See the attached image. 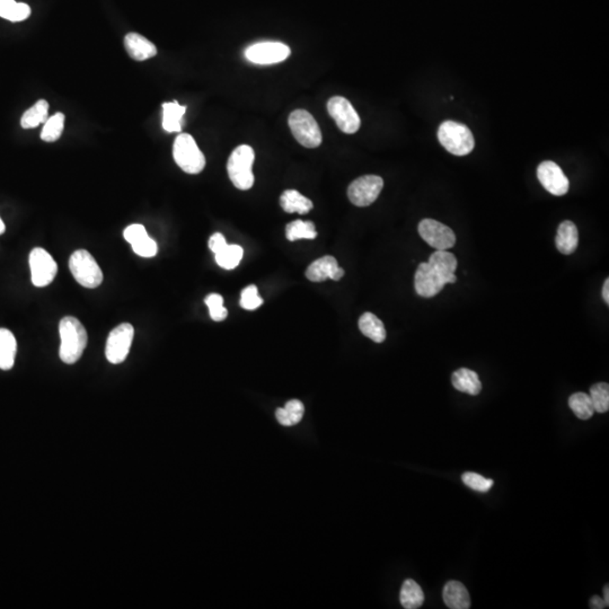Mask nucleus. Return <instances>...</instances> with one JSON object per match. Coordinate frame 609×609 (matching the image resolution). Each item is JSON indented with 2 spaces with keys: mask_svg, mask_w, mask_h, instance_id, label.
<instances>
[{
  "mask_svg": "<svg viewBox=\"0 0 609 609\" xmlns=\"http://www.w3.org/2000/svg\"><path fill=\"white\" fill-rule=\"evenodd\" d=\"M60 359L67 365H74L81 359L87 347V332L78 319L67 316L60 321Z\"/></svg>",
  "mask_w": 609,
  "mask_h": 609,
  "instance_id": "obj_1",
  "label": "nucleus"
},
{
  "mask_svg": "<svg viewBox=\"0 0 609 609\" xmlns=\"http://www.w3.org/2000/svg\"><path fill=\"white\" fill-rule=\"evenodd\" d=\"M438 139L442 147L455 156H466L475 147L474 136L471 129L460 122L445 121L438 129Z\"/></svg>",
  "mask_w": 609,
  "mask_h": 609,
  "instance_id": "obj_2",
  "label": "nucleus"
},
{
  "mask_svg": "<svg viewBox=\"0 0 609 609\" xmlns=\"http://www.w3.org/2000/svg\"><path fill=\"white\" fill-rule=\"evenodd\" d=\"M255 153L253 148L242 145L231 153L227 162V172L233 184L239 190H250L254 184L253 167Z\"/></svg>",
  "mask_w": 609,
  "mask_h": 609,
  "instance_id": "obj_3",
  "label": "nucleus"
},
{
  "mask_svg": "<svg viewBox=\"0 0 609 609\" xmlns=\"http://www.w3.org/2000/svg\"><path fill=\"white\" fill-rule=\"evenodd\" d=\"M173 156L178 167L188 174H199L206 166V157L189 133H180L176 137Z\"/></svg>",
  "mask_w": 609,
  "mask_h": 609,
  "instance_id": "obj_4",
  "label": "nucleus"
},
{
  "mask_svg": "<svg viewBox=\"0 0 609 609\" xmlns=\"http://www.w3.org/2000/svg\"><path fill=\"white\" fill-rule=\"evenodd\" d=\"M69 269L83 287L95 289L103 282V272L88 250H75L69 259Z\"/></svg>",
  "mask_w": 609,
  "mask_h": 609,
  "instance_id": "obj_5",
  "label": "nucleus"
},
{
  "mask_svg": "<svg viewBox=\"0 0 609 609\" xmlns=\"http://www.w3.org/2000/svg\"><path fill=\"white\" fill-rule=\"evenodd\" d=\"M288 123L295 139L303 147L316 148L322 144V132L310 112L296 109L291 113Z\"/></svg>",
  "mask_w": 609,
  "mask_h": 609,
  "instance_id": "obj_6",
  "label": "nucleus"
},
{
  "mask_svg": "<svg viewBox=\"0 0 609 609\" xmlns=\"http://www.w3.org/2000/svg\"><path fill=\"white\" fill-rule=\"evenodd\" d=\"M133 336L135 328L129 323H122L119 326L113 328L107 338L105 348V354L109 363L119 365L127 359Z\"/></svg>",
  "mask_w": 609,
  "mask_h": 609,
  "instance_id": "obj_7",
  "label": "nucleus"
},
{
  "mask_svg": "<svg viewBox=\"0 0 609 609\" xmlns=\"http://www.w3.org/2000/svg\"><path fill=\"white\" fill-rule=\"evenodd\" d=\"M384 181L381 176L365 175L356 178L348 189L349 200L356 206H368L377 200Z\"/></svg>",
  "mask_w": 609,
  "mask_h": 609,
  "instance_id": "obj_8",
  "label": "nucleus"
},
{
  "mask_svg": "<svg viewBox=\"0 0 609 609\" xmlns=\"http://www.w3.org/2000/svg\"><path fill=\"white\" fill-rule=\"evenodd\" d=\"M328 111L336 122L341 131L352 135L359 130L361 125L359 114L345 97L334 96L330 98Z\"/></svg>",
  "mask_w": 609,
  "mask_h": 609,
  "instance_id": "obj_9",
  "label": "nucleus"
},
{
  "mask_svg": "<svg viewBox=\"0 0 609 609\" xmlns=\"http://www.w3.org/2000/svg\"><path fill=\"white\" fill-rule=\"evenodd\" d=\"M420 236L434 250H447L455 246L456 235L448 226L434 219H423L418 227Z\"/></svg>",
  "mask_w": 609,
  "mask_h": 609,
  "instance_id": "obj_10",
  "label": "nucleus"
},
{
  "mask_svg": "<svg viewBox=\"0 0 609 609\" xmlns=\"http://www.w3.org/2000/svg\"><path fill=\"white\" fill-rule=\"evenodd\" d=\"M32 282L35 287H45L56 278L58 266L47 250L36 247L30 253Z\"/></svg>",
  "mask_w": 609,
  "mask_h": 609,
  "instance_id": "obj_11",
  "label": "nucleus"
},
{
  "mask_svg": "<svg viewBox=\"0 0 609 609\" xmlns=\"http://www.w3.org/2000/svg\"><path fill=\"white\" fill-rule=\"evenodd\" d=\"M290 47L280 42H261L247 47L245 56L255 65L282 63L290 56Z\"/></svg>",
  "mask_w": 609,
  "mask_h": 609,
  "instance_id": "obj_12",
  "label": "nucleus"
},
{
  "mask_svg": "<svg viewBox=\"0 0 609 609\" xmlns=\"http://www.w3.org/2000/svg\"><path fill=\"white\" fill-rule=\"evenodd\" d=\"M448 280L432 268L428 262L421 263L416 269L414 287L416 294L423 298H432L439 294Z\"/></svg>",
  "mask_w": 609,
  "mask_h": 609,
  "instance_id": "obj_13",
  "label": "nucleus"
},
{
  "mask_svg": "<svg viewBox=\"0 0 609 609\" xmlns=\"http://www.w3.org/2000/svg\"><path fill=\"white\" fill-rule=\"evenodd\" d=\"M537 178L544 189L556 197L568 193L570 182L562 169L552 160H545L538 166Z\"/></svg>",
  "mask_w": 609,
  "mask_h": 609,
  "instance_id": "obj_14",
  "label": "nucleus"
},
{
  "mask_svg": "<svg viewBox=\"0 0 609 609\" xmlns=\"http://www.w3.org/2000/svg\"><path fill=\"white\" fill-rule=\"evenodd\" d=\"M344 270L333 257H323L312 262L306 271V277L312 282H323L328 279L339 281L343 278Z\"/></svg>",
  "mask_w": 609,
  "mask_h": 609,
  "instance_id": "obj_15",
  "label": "nucleus"
},
{
  "mask_svg": "<svg viewBox=\"0 0 609 609\" xmlns=\"http://www.w3.org/2000/svg\"><path fill=\"white\" fill-rule=\"evenodd\" d=\"M125 50L136 61H145L157 54V47L153 42L138 33H129L125 38Z\"/></svg>",
  "mask_w": 609,
  "mask_h": 609,
  "instance_id": "obj_16",
  "label": "nucleus"
},
{
  "mask_svg": "<svg viewBox=\"0 0 609 609\" xmlns=\"http://www.w3.org/2000/svg\"><path fill=\"white\" fill-rule=\"evenodd\" d=\"M556 248L559 253L570 255L575 253L579 245V233L577 226L570 220L559 224L555 238Z\"/></svg>",
  "mask_w": 609,
  "mask_h": 609,
  "instance_id": "obj_17",
  "label": "nucleus"
},
{
  "mask_svg": "<svg viewBox=\"0 0 609 609\" xmlns=\"http://www.w3.org/2000/svg\"><path fill=\"white\" fill-rule=\"evenodd\" d=\"M442 598L448 608L469 609L471 598L465 586L460 581H449L445 586Z\"/></svg>",
  "mask_w": 609,
  "mask_h": 609,
  "instance_id": "obj_18",
  "label": "nucleus"
},
{
  "mask_svg": "<svg viewBox=\"0 0 609 609\" xmlns=\"http://www.w3.org/2000/svg\"><path fill=\"white\" fill-rule=\"evenodd\" d=\"M428 263L436 271L444 275L449 284H455L457 281V277L455 275L457 259L453 253H450L448 250H436L431 254Z\"/></svg>",
  "mask_w": 609,
  "mask_h": 609,
  "instance_id": "obj_19",
  "label": "nucleus"
},
{
  "mask_svg": "<svg viewBox=\"0 0 609 609\" xmlns=\"http://www.w3.org/2000/svg\"><path fill=\"white\" fill-rule=\"evenodd\" d=\"M451 383L457 391L476 396L482 391V383L476 372L467 368H460L453 372Z\"/></svg>",
  "mask_w": 609,
  "mask_h": 609,
  "instance_id": "obj_20",
  "label": "nucleus"
},
{
  "mask_svg": "<svg viewBox=\"0 0 609 609\" xmlns=\"http://www.w3.org/2000/svg\"><path fill=\"white\" fill-rule=\"evenodd\" d=\"M185 112H186V107H182L176 100L162 104V128L164 130L169 133L181 131Z\"/></svg>",
  "mask_w": 609,
  "mask_h": 609,
  "instance_id": "obj_21",
  "label": "nucleus"
},
{
  "mask_svg": "<svg viewBox=\"0 0 609 609\" xmlns=\"http://www.w3.org/2000/svg\"><path fill=\"white\" fill-rule=\"evenodd\" d=\"M17 342L13 333L7 328H0V369L10 370L15 363Z\"/></svg>",
  "mask_w": 609,
  "mask_h": 609,
  "instance_id": "obj_22",
  "label": "nucleus"
},
{
  "mask_svg": "<svg viewBox=\"0 0 609 609\" xmlns=\"http://www.w3.org/2000/svg\"><path fill=\"white\" fill-rule=\"evenodd\" d=\"M280 206L288 213L305 215L312 209V202L296 190L284 191L280 197Z\"/></svg>",
  "mask_w": 609,
  "mask_h": 609,
  "instance_id": "obj_23",
  "label": "nucleus"
},
{
  "mask_svg": "<svg viewBox=\"0 0 609 609\" xmlns=\"http://www.w3.org/2000/svg\"><path fill=\"white\" fill-rule=\"evenodd\" d=\"M359 328L365 336L374 341L376 343H381L386 339V330H385L384 324L372 312H365L360 317Z\"/></svg>",
  "mask_w": 609,
  "mask_h": 609,
  "instance_id": "obj_24",
  "label": "nucleus"
},
{
  "mask_svg": "<svg viewBox=\"0 0 609 609\" xmlns=\"http://www.w3.org/2000/svg\"><path fill=\"white\" fill-rule=\"evenodd\" d=\"M400 600L404 608H420L425 603V594L419 584L412 579H407L400 589Z\"/></svg>",
  "mask_w": 609,
  "mask_h": 609,
  "instance_id": "obj_25",
  "label": "nucleus"
},
{
  "mask_svg": "<svg viewBox=\"0 0 609 609\" xmlns=\"http://www.w3.org/2000/svg\"><path fill=\"white\" fill-rule=\"evenodd\" d=\"M49 119V103L47 100H40L30 107L21 119V125L24 129H34Z\"/></svg>",
  "mask_w": 609,
  "mask_h": 609,
  "instance_id": "obj_26",
  "label": "nucleus"
},
{
  "mask_svg": "<svg viewBox=\"0 0 609 609\" xmlns=\"http://www.w3.org/2000/svg\"><path fill=\"white\" fill-rule=\"evenodd\" d=\"M31 15L28 3H16L15 0H0V17L10 22H22Z\"/></svg>",
  "mask_w": 609,
  "mask_h": 609,
  "instance_id": "obj_27",
  "label": "nucleus"
},
{
  "mask_svg": "<svg viewBox=\"0 0 609 609\" xmlns=\"http://www.w3.org/2000/svg\"><path fill=\"white\" fill-rule=\"evenodd\" d=\"M244 250L239 245H228L226 244L222 250L215 253L216 262L222 269L233 270L241 263Z\"/></svg>",
  "mask_w": 609,
  "mask_h": 609,
  "instance_id": "obj_28",
  "label": "nucleus"
},
{
  "mask_svg": "<svg viewBox=\"0 0 609 609\" xmlns=\"http://www.w3.org/2000/svg\"><path fill=\"white\" fill-rule=\"evenodd\" d=\"M568 406L575 416L580 420L590 419L594 416L595 407L590 396L584 393H575L568 398Z\"/></svg>",
  "mask_w": 609,
  "mask_h": 609,
  "instance_id": "obj_29",
  "label": "nucleus"
},
{
  "mask_svg": "<svg viewBox=\"0 0 609 609\" xmlns=\"http://www.w3.org/2000/svg\"><path fill=\"white\" fill-rule=\"evenodd\" d=\"M286 236L290 242L299 239H314L317 236L315 225L312 222L295 220L286 227Z\"/></svg>",
  "mask_w": 609,
  "mask_h": 609,
  "instance_id": "obj_30",
  "label": "nucleus"
},
{
  "mask_svg": "<svg viewBox=\"0 0 609 609\" xmlns=\"http://www.w3.org/2000/svg\"><path fill=\"white\" fill-rule=\"evenodd\" d=\"M63 128H65V116L61 112L56 113L44 123L41 132V139L45 142H54L63 135Z\"/></svg>",
  "mask_w": 609,
  "mask_h": 609,
  "instance_id": "obj_31",
  "label": "nucleus"
},
{
  "mask_svg": "<svg viewBox=\"0 0 609 609\" xmlns=\"http://www.w3.org/2000/svg\"><path fill=\"white\" fill-rule=\"evenodd\" d=\"M590 396L595 412L606 413L609 409V385L598 383L590 388Z\"/></svg>",
  "mask_w": 609,
  "mask_h": 609,
  "instance_id": "obj_32",
  "label": "nucleus"
},
{
  "mask_svg": "<svg viewBox=\"0 0 609 609\" xmlns=\"http://www.w3.org/2000/svg\"><path fill=\"white\" fill-rule=\"evenodd\" d=\"M206 305L209 308L210 317L215 322H222L227 319L228 310L224 306V298L218 294H210L206 298Z\"/></svg>",
  "mask_w": 609,
  "mask_h": 609,
  "instance_id": "obj_33",
  "label": "nucleus"
},
{
  "mask_svg": "<svg viewBox=\"0 0 609 609\" xmlns=\"http://www.w3.org/2000/svg\"><path fill=\"white\" fill-rule=\"evenodd\" d=\"M462 482L466 487H471L472 490L478 491V492H487L491 490V487H493V480L484 478L478 473L466 472L462 474Z\"/></svg>",
  "mask_w": 609,
  "mask_h": 609,
  "instance_id": "obj_34",
  "label": "nucleus"
},
{
  "mask_svg": "<svg viewBox=\"0 0 609 609\" xmlns=\"http://www.w3.org/2000/svg\"><path fill=\"white\" fill-rule=\"evenodd\" d=\"M131 246L133 252L139 257H153L158 252L156 242L153 241V238L149 237L148 235L138 239L135 243H132Z\"/></svg>",
  "mask_w": 609,
  "mask_h": 609,
  "instance_id": "obj_35",
  "label": "nucleus"
},
{
  "mask_svg": "<svg viewBox=\"0 0 609 609\" xmlns=\"http://www.w3.org/2000/svg\"><path fill=\"white\" fill-rule=\"evenodd\" d=\"M262 303L263 299L259 297L257 288L254 284L248 286V287L245 288L242 291L241 306L243 307L244 310H257Z\"/></svg>",
  "mask_w": 609,
  "mask_h": 609,
  "instance_id": "obj_36",
  "label": "nucleus"
},
{
  "mask_svg": "<svg viewBox=\"0 0 609 609\" xmlns=\"http://www.w3.org/2000/svg\"><path fill=\"white\" fill-rule=\"evenodd\" d=\"M287 412L288 418L290 420L291 425H298L303 419L305 413V406L299 400H291L284 407Z\"/></svg>",
  "mask_w": 609,
  "mask_h": 609,
  "instance_id": "obj_37",
  "label": "nucleus"
},
{
  "mask_svg": "<svg viewBox=\"0 0 609 609\" xmlns=\"http://www.w3.org/2000/svg\"><path fill=\"white\" fill-rule=\"evenodd\" d=\"M147 235V231L140 224L129 226V227L125 229V233H123L125 241L130 244L135 243L138 239H140V238L145 237Z\"/></svg>",
  "mask_w": 609,
  "mask_h": 609,
  "instance_id": "obj_38",
  "label": "nucleus"
},
{
  "mask_svg": "<svg viewBox=\"0 0 609 609\" xmlns=\"http://www.w3.org/2000/svg\"><path fill=\"white\" fill-rule=\"evenodd\" d=\"M227 242H226V238L224 235L220 234V233H216V234H213L209 239V248L213 250V253H217L218 250H222V247L225 246Z\"/></svg>",
  "mask_w": 609,
  "mask_h": 609,
  "instance_id": "obj_39",
  "label": "nucleus"
},
{
  "mask_svg": "<svg viewBox=\"0 0 609 609\" xmlns=\"http://www.w3.org/2000/svg\"><path fill=\"white\" fill-rule=\"evenodd\" d=\"M275 418L278 420L279 423L281 425H284V427H291V422L288 418L287 412H286V409L284 407H279L277 411H275Z\"/></svg>",
  "mask_w": 609,
  "mask_h": 609,
  "instance_id": "obj_40",
  "label": "nucleus"
},
{
  "mask_svg": "<svg viewBox=\"0 0 609 609\" xmlns=\"http://www.w3.org/2000/svg\"><path fill=\"white\" fill-rule=\"evenodd\" d=\"M606 606V603L603 601V599H601L600 597L594 596L590 599V608L592 609H603Z\"/></svg>",
  "mask_w": 609,
  "mask_h": 609,
  "instance_id": "obj_41",
  "label": "nucleus"
},
{
  "mask_svg": "<svg viewBox=\"0 0 609 609\" xmlns=\"http://www.w3.org/2000/svg\"><path fill=\"white\" fill-rule=\"evenodd\" d=\"M603 298L605 300V303L608 305L609 303V279H606V281L603 284Z\"/></svg>",
  "mask_w": 609,
  "mask_h": 609,
  "instance_id": "obj_42",
  "label": "nucleus"
},
{
  "mask_svg": "<svg viewBox=\"0 0 609 609\" xmlns=\"http://www.w3.org/2000/svg\"><path fill=\"white\" fill-rule=\"evenodd\" d=\"M603 601L606 603V606L608 607L609 605V586L606 584L605 587H603Z\"/></svg>",
  "mask_w": 609,
  "mask_h": 609,
  "instance_id": "obj_43",
  "label": "nucleus"
},
{
  "mask_svg": "<svg viewBox=\"0 0 609 609\" xmlns=\"http://www.w3.org/2000/svg\"><path fill=\"white\" fill-rule=\"evenodd\" d=\"M5 231H6V226H5L3 220L0 218V235H3V233H5Z\"/></svg>",
  "mask_w": 609,
  "mask_h": 609,
  "instance_id": "obj_44",
  "label": "nucleus"
}]
</instances>
